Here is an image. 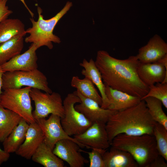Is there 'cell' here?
Instances as JSON below:
<instances>
[{
  "instance_id": "6da1fadb",
  "label": "cell",
  "mask_w": 167,
  "mask_h": 167,
  "mask_svg": "<svg viewBox=\"0 0 167 167\" xmlns=\"http://www.w3.org/2000/svg\"><path fill=\"white\" fill-rule=\"evenodd\" d=\"M95 63L105 85L141 100L148 93L149 87L142 81L138 74L140 62L136 56L119 59L105 51L99 50Z\"/></svg>"
},
{
  "instance_id": "7a4b0ae2",
  "label": "cell",
  "mask_w": 167,
  "mask_h": 167,
  "mask_svg": "<svg viewBox=\"0 0 167 167\" xmlns=\"http://www.w3.org/2000/svg\"><path fill=\"white\" fill-rule=\"evenodd\" d=\"M156 122L150 115L143 100L134 106L117 111L105 124L110 144L113 139L120 134L131 135H153Z\"/></svg>"
},
{
  "instance_id": "3957f363",
  "label": "cell",
  "mask_w": 167,
  "mask_h": 167,
  "mask_svg": "<svg viewBox=\"0 0 167 167\" xmlns=\"http://www.w3.org/2000/svg\"><path fill=\"white\" fill-rule=\"evenodd\" d=\"M111 147L130 153L139 167H148L159 155L154 136L120 134L112 140Z\"/></svg>"
},
{
  "instance_id": "277c9868",
  "label": "cell",
  "mask_w": 167,
  "mask_h": 167,
  "mask_svg": "<svg viewBox=\"0 0 167 167\" xmlns=\"http://www.w3.org/2000/svg\"><path fill=\"white\" fill-rule=\"evenodd\" d=\"M72 5L68 2L64 8L54 16L48 19H45L42 15V10L37 7L38 19L35 21L30 18L32 27L26 30V33L29 34L24 41L26 43L35 44L39 48L42 46H47L49 49L53 47L52 42L59 44L61 41L60 38L53 34L56 25L61 18L66 13Z\"/></svg>"
},
{
  "instance_id": "5b68a950",
  "label": "cell",
  "mask_w": 167,
  "mask_h": 167,
  "mask_svg": "<svg viewBox=\"0 0 167 167\" xmlns=\"http://www.w3.org/2000/svg\"><path fill=\"white\" fill-rule=\"evenodd\" d=\"M31 88H10L3 90L1 94L0 105L16 113L29 124L35 122L32 115L30 92Z\"/></svg>"
},
{
  "instance_id": "8992f818",
  "label": "cell",
  "mask_w": 167,
  "mask_h": 167,
  "mask_svg": "<svg viewBox=\"0 0 167 167\" xmlns=\"http://www.w3.org/2000/svg\"><path fill=\"white\" fill-rule=\"evenodd\" d=\"M23 86L39 89L52 93L46 76L38 69L28 71H17L4 72L2 89L20 88Z\"/></svg>"
},
{
  "instance_id": "52a82bcc",
  "label": "cell",
  "mask_w": 167,
  "mask_h": 167,
  "mask_svg": "<svg viewBox=\"0 0 167 167\" xmlns=\"http://www.w3.org/2000/svg\"><path fill=\"white\" fill-rule=\"evenodd\" d=\"M80 102L79 97L74 92L68 94L63 101L64 114L61 118V124L71 137L82 133L92 123L75 108V105Z\"/></svg>"
},
{
  "instance_id": "ba28073f",
  "label": "cell",
  "mask_w": 167,
  "mask_h": 167,
  "mask_svg": "<svg viewBox=\"0 0 167 167\" xmlns=\"http://www.w3.org/2000/svg\"><path fill=\"white\" fill-rule=\"evenodd\" d=\"M41 91L31 88L30 92L31 99L34 101L35 105V109L32 112L35 120L46 118L51 114L63 117L64 110L61 95L56 92L49 93Z\"/></svg>"
},
{
  "instance_id": "9c48e42d",
  "label": "cell",
  "mask_w": 167,
  "mask_h": 167,
  "mask_svg": "<svg viewBox=\"0 0 167 167\" xmlns=\"http://www.w3.org/2000/svg\"><path fill=\"white\" fill-rule=\"evenodd\" d=\"M74 138L83 148L106 150L110 146L105 124L99 122L92 123L82 133Z\"/></svg>"
},
{
  "instance_id": "30bf717a",
  "label": "cell",
  "mask_w": 167,
  "mask_h": 167,
  "mask_svg": "<svg viewBox=\"0 0 167 167\" xmlns=\"http://www.w3.org/2000/svg\"><path fill=\"white\" fill-rule=\"evenodd\" d=\"M41 129L44 138L43 142L53 150L56 143L64 139H71L81 145L74 138L68 135L63 129L59 116L51 114L48 119L41 118L36 120Z\"/></svg>"
},
{
  "instance_id": "8fae6325",
  "label": "cell",
  "mask_w": 167,
  "mask_h": 167,
  "mask_svg": "<svg viewBox=\"0 0 167 167\" xmlns=\"http://www.w3.org/2000/svg\"><path fill=\"white\" fill-rule=\"evenodd\" d=\"M79 145L69 139L58 141L53 150V153L71 167H83L89 162L81 154Z\"/></svg>"
},
{
  "instance_id": "7c38bea8",
  "label": "cell",
  "mask_w": 167,
  "mask_h": 167,
  "mask_svg": "<svg viewBox=\"0 0 167 167\" xmlns=\"http://www.w3.org/2000/svg\"><path fill=\"white\" fill-rule=\"evenodd\" d=\"M74 92L81 100L75 105V108L92 123L99 122L106 124L110 117L117 112L102 108L96 101L84 96L77 90Z\"/></svg>"
},
{
  "instance_id": "4fadbf2b",
  "label": "cell",
  "mask_w": 167,
  "mask_h": 167,
  "mask_svg": "<svg viewBox=\"0 0 167 167\" xmlns=\"http://www.w3.org/2000/svg\"><path fill=\"white\" fill-rule=\"evenodd\" d=\"M38 48L34 43H32L28 49L0 66L4 72L14 71H31L38 68L36 50Z\"/></svg>"
},
{
  "instance_id": "5bb4252c",
  "label": "cell",
  "mask_w": 167,
  "mask_h": 167,
  "mask_svg": "<svg viewBox=\"0 0 167 167\" xmlns=\"http://www.w3.org/2000/svg\"><path fill=\"white\" fill-rule=\"evenodd\" d=\"M167 54V44L157 34L155 35L145 45L141 47L136 55L139 62L148 63L157 62Z\"/></svg>"
},
{
  "instance_id": "9a60e30c",
  "label": "cell",
  "mask_w": 167,
  "mask_h": 167,
  "mask_svg": "<svg viewBox=\"0 0 167 167\" xmlns=\"http://www.w3.org/2000/svg\"><path fill=\"white\" fill-rule=\"evenodd\" d=\"M44 138L43 133L37 123L36 122L29 124L24 140L15 153L27 159H31Z\"/></svg>"
},
{
  "instance_id": "2e32d148",
  "label": "cell",
  "mask_w": 167,
  "mask_h": 167,
  "mask_svg": "<svg viewBox=\"0 0 167 167\" xmlns=\"http://www.w3.org/2000/svg\"><path fill=\"white\" fill-rule=\"evenodd\" d=\"M138 73L141 80L148 87L157 83H167V70L164 65L158 62H140Z\"/></svg>"
},
{
  "instance_id": "e0dca14e",
  "label": "cell",
  "mask_w": 167,
  "mask_h": 167,
  "mask_svg": "<svg viewBox=\"0 0 167 167\" xmlns=\"http://www.w3.org/2000/svg\"><path fill=\"white\" fill-rule=\"evenodd\" d=\"M105 85V94L109 103L107 109L117 111H121L137 105L141 100L138 97Z\"/></svg>"
},
{
  "instance_id": "ac0fdd59",
  "label": "cell",
  "mask_w": 167,
  "mask_h": 167,
  "mask_svg": "<svg viewBox=\"0 0 167 167\" xmlns=\"http://www.w3.org/2000/svg\"><path fill=\"white\" fill-rule=\"evenodd\" d=\"M105 167H138L139 165L129 152L111 147L102 155Z\"/></svg>"
},
{
  "instance_id": "d6986e66",
  "label": "cell",
  "mask_w": 167,
  "mask_h": 167,
  "mask_svg": "<svg viewBox=\"0 0 167 167\" xmlns=\"http://www.w3.org/2000/svg\"><path fill=\"white\" fill-rule=\"evenodd\" d=\"M79 65L83 67L81 72L85 77L89 78L98 89L102 98L101 107L107 109L109 103L105 93V86L103 81L101 74L96 66L95 61L91 59L89 61L84 59Z\"/></svg>"
},
{
  "instance_id": "ffe728a7",
  "label": "cell",
  "mask_w": 167,
  "mask_h": 167,
  "mask_svg": "<svg viewBox=\"0 0 167 167\" xmlns=\"http://www.w3.org/2000/svg\"><path fill=\"white\" fill-rule=\"evenodd\" d=\"M29 124L21 118L18 125L2 142L5 152L10 154L16 151L24 140Z\"/></svg>"
},
{
  "instance_id": "44dd1931",
  "label": "cell",
  "mask_w": 167,
  "mask_h": 167,
  "mask_svg": "<svg viewBox=\"0 0 167 167\" xmlns=\"http://www.w3.org/2000/svg\"><path fill=\"white\" fill-rule=\"evenodd\" d=\"M33 161L45 167H64L63 161L56 156L53 150L43 142L31 158Z\"/></svg>"
},
{
  "instance_id": "7402d4cb",
  "label": "cell",
  "mask_w": 167,
  "mask_h": 167,
  "mask_svg": "<svg viewBox=\"0 0 167 167\" xmlns=\"http://www.w3.org/2000/svg\"><path fill=\"white\" fill-rule=\"evenodd\" d=\"M26 34L24 24L18 19L7 18L0 23V44Z\"/></svg>"
},
{
  "instance_id": "603a6c76",
  "label": "cell",
  "mask_w": 167,
  "mask_h": 167,
  "mask_svg": "<svg viewBox=\"0 0 167 167\" xmlns=\"http://www.w3.org/2000/svg\"><path fill=\"white\" fill-rule=\"evenodd\" d=\"M22 118L0 105V142H2L18 125Z\"/></svg>"
},
{
  "instance_id": "cb8c5ba5",
  "label": "cell",
  "mask_w": 167,
  "mask_h": 167,
  "mask_svg": "<svg viewBox=\"0 0 167 167\" xmlns=\"http://www.w3.org/2000/svg\"><path fill=\"white\" fill-rule=\"evenodd\" d=\"M24 41V36H19L0 44V66L20 54Z\"/></svg>"
},
{
  "instance_id": "d4e9b609",
  "label": "cell",
  "mask_w": 167,
  "mask_h": 167,
  "mask_svg": "<svg viewBox=\"0 0 167 167\" xmlns=\"http://www.w3.org/2000/svg\"><path fill=\"white\" fill-rule=\"evenodd\" d=\"M71 84V87L76 88L82 95L94 100L101 106L102 97L89 78L85 77L81 79L77 76H74L72 78Z\"/></svg>"
},
{
  "instance_id": "484cf974",
  "label": "cell",
  "mask_w": 167,
  "mask_h": 167,
  "mask_svg": "<svg viewBox=\"0 0 167 167\" xmlns=\"http://www.w3.org/2000/svg\"><path fill=\"white\" fill-rule=\"evenodd\" d=\"M145 102L148 112L153 119L167 129V116L164 111L162 104L158 99L151 97L143 99Z\"/></svg>"
},
{
  "instance_id": "4316f807",
  "label": "cell",
  "mask_w": 167,
  "mask_h": 167,
  "mask_svg": "<svg viewBox=\"0 0 167 167\" xmlns=\"http://www.w3.org/2000/svg\"><path fill=\"white\" fill-rule=\"evenodd\" d=\"M159 155L167 161V129L157 122L155 124L153 132Z\"/></svg>"
},
{
  "instance_id": "83f0119b",
  "label": "cell",
  "mask_w": 167,
  "mask_h": 167,
  "mask_svg": "<svg viewBox=\"0 0 167 167\" xmlns=\"http://www.w3.org/2000/svg\"><path fill=\"white\" fill-rule=\"evenodd\" d=\"M149 91L144 98L151 97L160 101L165 107L167 109V83H159L149 86Z\"/></svg>"
},
{
  "instance_id": "f1b7e54d",
  "label": "cell",
  "mask_w": 167,
  "mask_h": 167,
  "mask_svg": "<svg viewBox=\"0 0 167 167\" xmlns=\"http://www.w3.org/2000/svg\"><path fill=\"white\" fill-rule=\"evenodd\" d=\"M106 150L93 148L91 152H87L80 149L81 152H84L88 154L89 167H105L102 155Z\"/></svg>"
},
{
  "instance_id": "f546056e",
  "label": "cell",
  "mask_w": 167,
  "mask_h": 167,
  "mask_svg": "<svg viewBox=\"0 0 167 167\" xmlns=\"http://www.w3.org/2000/svg\"><path fill=\"white\" fill-rule=\"evenodd\" d=\"M7 0H2L0 1V23L4 20L8 18L12 14V11L9 9L6 5Z\"/></svg>"
},
{
  "instance_id": "4dcf8cb0",
  "label": "cell",
  "mask_w": 167,
  "mask_h": 167,
  "mask_svg": "<svg viewBox=\"0 0 167 167\" xmlns=\"http://www.w3.org/2000/svg\"><path fill=\"white\" fill-rule=\"evenodd\" d=\"M166 161L162 156L159 155L148 167H167V164Z\"/></svg>"
},
{
  "instance_id": "1f68e13d",
  "label": "cell",
  "mask_w": 167,
  "mask_h": 167,
  "mask_svg": "<svg viewBox=\"0 0 167 167\" xmlns=\"http://www.w3.org/2000/svg\"><path fill=\"white\" fill-rule=\"evenodd\" d=\"M10 157V154L5 152L0 147V165L7 161Z\"/></svg>"
},
{
  "instance_id": "d6a6232c",
  "label": "cell",
  "mask_w": 167,
  "mask_h": 167,
  "mask_svg": "<svg viewBox=\"0 0 167 167\" xmlns=\"http://www.w3.org/2000/svg\"><path fill=\"white\" fill-rule=\"evenodd\" d=\"M4 72L0 67V99L1 95L2 92V76Z\"/></svg>"
},
{
  "instance_id": "836d02e7",
  "label": "cell",
  "mask_w": 167,
  "mask_h": 167,
  "mask_svg": "<svg viewBox=\"0 0 167 167\" xmlns=\"http://www.w3.org/2000/svg\"><path fill=\"white\" fill-rule=\"evenodd\" d=\"M2 0H0V1ZM22 3L24 4V6L25 7L26 9L29 12V13L31 15L32 18H33L34 17V14L32 11L29 9L26 3H25L24 0H19Z\"/></svg>"
}]
</instances>
